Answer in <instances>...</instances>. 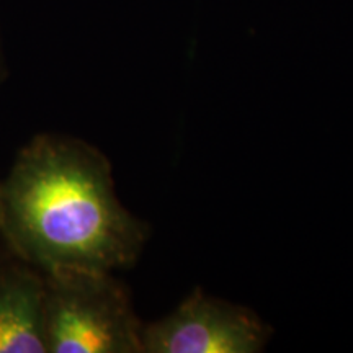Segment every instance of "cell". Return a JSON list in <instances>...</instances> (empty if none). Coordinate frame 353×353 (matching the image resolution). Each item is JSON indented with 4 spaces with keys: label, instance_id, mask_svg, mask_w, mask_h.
Masks as SVG:
<instances>
[{
    "label": "cell",
    "instance_id": "cell-1",
    "mask_svg": "<svg viewBox=\"0 0 353 353\" xmlns=\"http://www.w3.org/2000/svg\"><path fill=\"white\" fill-rule=\"evenodd\" d=\"M0 224L10 252L43 273L131 268L149 234L118 200L107 156L52 132L21 148L0 182Z\"/></svg>",
    "mask_w": 353,
    "mask_h": 353
},
{
    "label": "cell",
    "instance_id": "cell-2",
    "mask_svg": "<svg viewBox=\"0 0 353 353\" xmlns=\"http://www.w3.org/2000/svg\"><path fill=\"white\" fill-rule=\"evenodd\" d=\"M143 325L130 293L112 272L44 273L48 353H143Z\"/></svg>",
    "mask_w": 353,
    "mask_h": 353
},
{
    "label": "cell",
    "instance_id": "cell-3",
    "mask_svg": "<svg viewBox=\"0 0 353 353\" xmlns=\"http://www.w3.org/2000/svg\"><path fill=\"white\" fill-rule=\"evenodd\" d=\"M272 330L254 311L196 288L169 316L143 325V353H259Z\"/></svg>",
    "mask_w": 353,
    "mask_h": 353
},
{
    "label": "cell",
    "instance_id": "cell-4",
    "mask_svg": "<svg viewBox=\"0 0 353 353\" xmlns=\"http://www.w3.org/2000/svg\"><path fill=\"white\" fill-rule=\"evenodd\" d=\"M0 353H48L44 273L13 254L0 259Z\"/></svg>",
    "mask_w": 353,
    "mask_h": 353
},
{
    "label": "cell",
    "instance_id": "cell-5",
    "mask_svg": "<svg viewBox=\"0 0 353 353\" xmlns=\"http://www.w3.org/2000/svg\"><path fill=\"white\" fill-rule=\"evenodd\" d=\"M7 254H12L10 249H8L7 242H6V237H3V232H2V224H0V259L6 257Z\"/></svg>",
    "mask_w": 353,
    "mask_h": 353
},
{
    "label": "cell",
    "instance_id": "cell-6",
    "mask_svg": "<svg viewBox=\"0 0 353 353\" xmlns=\"http://www.w3.org/2000/svg\"><path fill=\"white\" fill-rule=\"evenodd\" d=\"M0 70H2V68H0Z\"/></svg>",
    "mask_w": 353,
    "mask_h": 353
}]
</instances>
